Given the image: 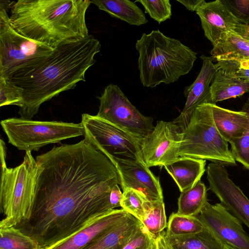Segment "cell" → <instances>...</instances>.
I'll return each instance as SVG.
<instances>
[{
    "mask_svg": "<svg viewBox=\"0 0 249 249\" xmlns=\"http://www.w3.org/2000/svg\"><path fill=\"white\" fill-rule=\"evenodd\" d=\"M242 110L249 115V98L244 104ZM230 144L231 151L235 161L249 170V129L243 137Z\"/></svg>",
    "mask_w": 249,
    "mask_h": 249,
    "instance_id": "33",
    "label": "cell"
},
{
    "mask_svg": "<svg viewBox=\"0 0 249 249\" xmlns=\"http://www.w3.org/2000/svg\"><path fill=\"white\" fill-rule=\"evenodd\" d=\"M145 215L141 221L152 237L157 240L167 227L163 200L144 202Z\"/></svg>",
    "mask_w": 249,
    "mask_h": 249,
    "instance_id": "26",
    "label": "cell"
},
{
    "mask_svg": "<svg viewBox=\"0 0 249 249\" xmlns=\"http://www.w3.org/2000/svg\"><path fill=\"white\" fill-rule=\"evenodd\" d=\"M217 61L249 60V25L240 23L234 30L224 33L211 51Z\"/></svg>",
    "mask_w": 249,
    "mask_h": 249,
    "instance_id": "19",
    "label": "cell"
},
{
    "mask_svg": "<svg viewBox=\"0 0 249 249\" xmlns=\"http://www.w3.org/2000/svg\"><path fill=\"white\" fill-rule=\"evenodd\" d=\"M207 201V188L200 180L193 187L181 192L178 198V214L197 216Z\"/></svg>",
    "mask_w": 249,
    "mask_h": 249,
    "instance_id": "25",
    "label": "cell"
},
{
    "mask_svg": "<svg viewBox=\"0 0 249 249\" xmlns=\"http://www.w3.org/2000/svg\"><path fill=\"white\" fill-rule=\"evenodd\" d=\"M121 207L142 221L145 217V196L140 192L130 188L123 190Z\"/></svg>",
    "mask_w": 249,
    "mask_h": 249,
    "instance_id": "30",
    "label": "cell"
},
{
    "mask_svg": "<svg viewBox=\"0 0 249 249\" xmlns=\"http://www.w3.org/2000/svg\"><path fill=\"white\" fill-rule=\"evenodd\" d=\"M0 124L9 142L26 152L37 151L47 144L84 135L81 122L37 121L20 117L2 120Z\"/></svg>",
    "mask_w": 249,
    "mask_h": 249,
    "instance_id": "7",
    "label": "cell"
},
{
    "mask_svg": "<svg viewBox=\"0 0 249 249\" xmlns=\"http://www.w3.org/2000/svg\"><path fill=\"white\" fill-rule=\"evenodd\" d=\"M224 247L225 249H235L232 248L229 245H224Z\"/></svg>",
    "mask_w": 249,
    "mask_h": 249,
    "instance_id": "40",
    "label": "cell"
},
{
    "mask_svg": "<svg viewBox=\"0 0 249 249\" xmlns=\"http://www.w3.org/2000/svg\"><path fill=\"white\" fill-rule=\"evenodd\" d=\"M206 160L189 157H179L163 167L183 192L193 187L205 171Z\"/></svg>",
    "mask_w": 249,
    "mask_h": 249,
    "instance_id": "21",
    "label": "cell"
},
{
    "mask_svg": "<svg viewBox=\"0 0 249 249\" xmlns=\"http://www.w3.org/2000/svg\"><path fill=\"white\" fill-rule=\"evenodd\" d=\"M130 214L122 208L107 211L71 236L44 249H81L123 223Z\"/></svg>",
    "mask_w": 249,
    "mask_h": 249,
    "instance_id": "14",
    "label": "cell"
},
{
    "mask_svg": "<svg viewBox=\"0 0 249 249\" xmlns=\"http://www.w3.org/2000/svg\"><path fill=\"white\" fill-rule=\"evenodd\" d=\"M240 68L249 69V60L240 62Z\"/></svg>",
    "mask_w": 249,
    "mask_h": 249,
    "instance_id": "39",
    "label": "cell"
},
{
    "mask_svg": "<svg viewBox=\"0 0 249 249\" xmlns=\"http://www.w3.org/2000/svg\"><path fill=\"white\" fill-rule=\"evenodd\" d=\"M228 142L215 125L210 104L198 106L181 131L177 155L208 160L222 165H236Z\"/></svg>",
    "mask_w": 249,
    "mask_h": 249,
    "instance_id": "6",
    "label": "cell"
},
{
    "mask_svg": "<svg viewBox=\"0 0 249 249\" xmlns=\"http://www.w3.org/2000/svg\"><path fill=\"white\" fill-rule=\"evenodd\" d=\"M101 48L91 35L67 41L37 63L12 73L8 79L22 91L21 118L32 119L43 103L85 81L86 72L95 63L94 56Z\"/></svg>",
    "mask_w": 249,
    "mask_h": 249,
    "instance_id": "2",
    "label": "cell"
},
{
    "mask_svg": "<svg viewBox=\"0 0 249 249\" xmlns=\"http://www.w3.org/2000/svg\"><path fill=\"white\" fill-rule=\"evenodd\" d=\"M204 226L197 216H186L173 213L167 226L166 233L173 236L195 234L200 232Z\"/></svg>",
    "mask_w": 249,
    "mask_h": 249,
    "instance_id": "29",
    "label": "cell"
},
{
    "mask_svg": "<svg viewBox=\"0 0 249 249\" xmlns=\"http://www.w3.org/2000/svg\"><path fill=\"white\" fill-rule=\"evenodd\" d=\"M36 160L33 208L24 224L43 243L63 240L114 209L110 193L115 184L120 185L118 172L85 139L54 146Z\"/></svg>",
    "mask_w": 249,
    "mask_h": 249,
    "instance_id": "1",
    "label": "cell"
},
{
    "mask_svg": "<svg viewBox=\"0 0 249 249\" xmlns=\"http://www.w3.org/2000/svg\"><path fill=\"white\" fill-rule=\"evenodd\" d=\"M22 103L21 89L9 79L0 77V106L16 105L20 107Z\"/></svg>",
    "mask_w": 249,
    "mask_h": 249,
    "instance_id": "32",
    "label": "cell"
},
{
    "mask_svg": "<svg viewBox=\"0 0 249 249\" xmlns=\"http://www.w3.org/2000/svg\"><path fill=\"white\" fill-rule=\"evenodd\" d=\"M135 47L140 78L146 87L175 82L190 71L197 58L196 53L189 47L159 30L143 33Z\"/></svg>",
    "mask_w": 249,
    "mask_h": 249,
    "instance_id": "4",
    "label": "cell"
},
{
    "mask_svg": "<svg viewBox=\"0 0 249 249\" xmlns=\"http://www.w3.org/2000/svg\"><path fill=\"white\" fill-rule=\"evenodd\" d=\"M0 249H43L34 239L15 227L0 228Z\"/></svg>",
    "mask_w": 249,
    "mask_h": 249,
    "instance_id": "28",
    "label": "cell"
},
{
    "mask_svg": "<svg viewBox=\"0 0 249 249\" xmlns=\"http://www.w3.org/2000/svg\"><path fill=\"white\" fill-rule=\"evenodd\" d=\"M97 98L100 105L96 115L129 132L141 142L154 129L153 119L141 113L117 85L109 84Z\"/></svg>",
    "mask_w": 249,
    "mask_h": 249,
    "instance_id": "9",
    "label": "cell"
},
{
    "mask_svg": "<svg viewBox=\"0 0 249 249\" xmlns=\"http://www.w3.org/2000/svg\"><path fill=\"white\" fill-rule=\"evenodd\" d=\"M155 239L143 225L123 249H149Z\"/></svg>",
    "mask_w": 249,
    "mask_h": 249,
    "instance_id": "34",
    "label": "cell"
},
{
    "mask_svg": "<svg viewBox=\"0 0 249 249\" xmlns=\"http://www.w3.org/2000/svg\"><path fill=\"white\" fill-rule=\"evenodd\" d=\"M196 12L200 18L205 36L213 46L224 33L234 30L241 23L220 0L205 2Z\"/></svg>",
    "mask_w": 249,
    "mask_h": 249,
    "instance_id": "16",
    "label": "cell"
},
{
    "mask_svg": "<svg viewBox=\"0 0 249 249\" xmlns=\"http://www.w3.org/2000/svg\"><path fill=\"white\" fill-rule=\"evenodd\" d=\"M120 179L123 190L130 188L142 193L149 201L163 200L162 190L159 178L141 161L112 158Z\"/></svg>",
    "mask_w": 249,
    "mask_h": 249,
    "instance_id": "13",
    "label": "cell"
},
{
    "mask_svg": "<svg viewBox=\"0 0 249 249\" xmlns=\"http://www.w3.org/2000/svg\"><path fill=\"white\" fill-rule=\"evenodd\" d=\"M89 0H19L12 1L11 26L21 35L53 49L89 34L86 22Z\"/></svg>",
    "mask_w": 249,
    "mask_h": 249,
    "instance_id": "3",
    "label": "cell"
},
{
    "mask_svg": "<svg viewBox=\"0 0 249 249\" xmlns=\"http://www.w3.org/2000/svg\"><path fill=\"white\" fill-rule=\"evenodd\" d=\"M213 120L220 135L230 143L243 137L249 129V115L210 104Z\"/></svg>",
    "mask_w": 249,
    "mask_h": 249,
    "instance_id": "20",
    "label": "cell"
},
{
    "mask_svg": "<svg viewBox=\"0 0 249 249\" xmlns=\"http://www.w3.org/2000/svg\"><path fill=\"white\" fill-rule=\"evenodd\" d=\"M0 143V207L4 215L0 228H8L27 220L31 215L37 165L31 152L26 151L21 164L13 168L7 167L5 143L1 139Z\"/></svg>",
    "mask_w": 249,
    "mask_h": 249,
    "instance_id": "5",
    "label": "cell"
},
{
    "mask_svg": "<svg viewBox=\"0 0 249 249\" xmlns=\"http://www.w3.org/2000/svg\"><path fill=\"white\" fill-rule=\"evenodd\" d=\"M144 7L145 12L159 24L171 18L172 9L169 0H137Z\"/></svg>",
    "mask_w": 249,
    "mask_h": 249,
    "instance_id": "31",
    "label": "cell"
},
{
    "mask_svg": "<svg viewBox=\"0 0 249 249\" xmlns=\"http://www.w3.org/2000/svg\"><path fill=\"white\" fill-rule=\"evenodd\" d=\"M237 76L247 83H249V69L240 68V65L237 67L236 71Z\"/></svg>",
    "mask_w": 249,
    "mask_h": 249,
    "instance_id": "37",
    "label": "cell"
},
{
    "mask_svg": "<svg viewBox=\"0 0 249 249\" xmlns=\"http://www.w3.org/2000/svg\"><path fill=\"white\" fill-rule=\"evenodd\" d=\"M197 217L223 245L235 249H249V236L242 222L222 203L212 205L208 202Z\"/></svg>",
    "mask_w": 249,
    "mask_h": 249,
    "instance_id": "11",
    "label": "cell"
},
{
    "mask_svg": "<svg viewBox=\"0 0 249 249\" xmlns=\"http://www.w3.org/2000/svg\"><path fill=\"white\" fill-rule=\"evenodd\" d=\"M181 131L173 121H158L152 132L141 143L142 160L149 168L163 166L178 159Z\"/></svg>",
    "mask_w": 249,
    "mask_h": 249,
    "instance_id": "10",
    "label": "cell"
},
{
    "mask_svg": "<svg viewBox=\"0 0 249 249\" xmlns=\"http://www.w3.org/2000/svg\"><path fill=\"white\" fill-rule=\"evenodd\" d=\"M81 123L84 128V139L110 160L119 158L143 162L141 141L131 134L96 115L83 113Z\"/></svg>",
    "mask_w": 249,
    "mask_h": 249,
    "instance_id": "8",
    "label": "cell"
},
{
    "mask_svg": "<svg viewBox=\"0 0 249 249\" xmlns=\"http://www.w3.org/2000/svg\"><path fill=\"white\" fill-rule=\"evenodd\" d=\"M142 226V222L131 214L123 223L81 249H123Z\"/></svg>",
    "mask_w": 249,
    "mask_h": 249,
    "instance_id": "22",
    "label": "cell"
},
{
    "mask_svg": "<svg viewBox=\"0 0 249 249\" xmlns=\"http://www.w3.org/2000/svg\"><path fill=\"white\" fill-rule=\"evenodd\" d=\"M202 65L195 81L184 89L186 101L180 115L173 122L182 131L188 124L195 109L203 104H211L210 87L216 71L212 57L202 55Z\"/></svg>",
    "mask_w": 249,
    "mask_h": 249,
    "instance_id": "15",
    "label": "cell"
},
{
    "mask_svg": "<svg viewBox=\"0 0 249 249\" xmlns=\"http://www.w3.org/2000/svg\"><path fill=\"white\" fill-rule=\"evenodd\" d=\"M8 30L19 51L30 60L29 65L48 56L54 49L20 34L11 26L10 18Z\"/></svg>",
    "mask_w": 249,
    "mask_h": 249,
    "instance_id": "27",
    "label": "cell"
},
{
    "mask_svg": "<svg viewBox=\"0 0 249 249\" xmlns=\"http://www.w3.org/2000/svg\"><path fill=\"white\" fill-rule=\"evenodd\" d=\"M209 189L233 216L249 228V199L229 177L223 165L211 162L207 168Z\"/></svg>",
    "mask_w": 249,
    "mask_h": 249,
    "instance_id": "12",
    "label": "cell"
},
{
    "mask_svg": "<svg viewBox=\"0 0 249 249\" xmlns=\"http://www.w3.org/2000/svg\"><path fill=\"white\" fill-rule=\"evenodd\" d=\"M11 2L3 0L0 2V77L6 78L31 63L30 60L19 51L8 30V11Z\"/></svg>",
    "mask_w": 249,
    "mask_h": 249,
    "instance_id": "18",
    "label": "cell"
},
{
    "mask_svg": "<svg viewBox=\"0 0 249 249\" xmlns=\"http://www.w3.org/2000/svg\"><path fill=\"white\" fill-rule=\"evenodd\" d=\"M162 235L167 249H225L221 242L205 227L195 234L173 236L163 231Z\"/></svg>",
    "mask_w": 249,
    "mask_h": 249,
    "instance_id": "23",
    "label": "cell"
},
{
    "mask_svg": "<svg viewBox=\"0 0 249 249\" xmlns=\"http://www.w3.org/2000/svg\"><path fill=\"white\" fill-rule=\"evenodd\" d=\"M90 1L111 17L130 25L140 26L148 22L144 14L135 2L128 0H92Z\"/></svg>",
    "mask_w": 249,
    "mask_h": 249,
    "instance_id": "24",
    "label": "cell"
},
{
    "mask_svg": "<svg viewBox=\"0 0 249 249\" xmlns=\"http://www.w3.org/2000/svg\"><path fill=\"white\" fill-rule=\"evenodd\" d=\"M243 24L249 25V0H222Z\"/></svg>",
    "mask_w": 249,
    "mask_h": 249,
    "instance_id": "35",
    "label": "cell"
},
{
    "mask_svg": "<svg viewBox=\"0 0 249 249\" xmlns=\"http://www.w3.org/2000/svg\"><path fill=\"white\" fill-rule=\"evenodd\" d=\"M177 1L191 12H196L197 9L206 2L204 0H177Z\"/></svg>",
    "mask_w": 249,
    "mask_h": 249,
    "instance_id": "36",
    "label": "cell"
},
{
    "mask_svg": "<svg viewBox=\"0 0 249 249\" xmlns=\"http://www.w3.org/2000/svg\"><path fill=\"white\" fill-rule=\"evenodd\" d=\"M240 62L221 60L215 64L216 71L210 87L211 104L236 98L249 92V83L240 79L236 71Z\"/></svg>",
    "mask_w": 249,
    "mask_h": 249,
    "instance_id": "17",
    "label": "cell"
},
{
    "mask_svg": "<svg viewBox=\"0 0 249 249\" xmlns=\"http://www.w3.org/2000/svg\"><path fill=\"white\" fill-rule=\"evenodd\" d=\"M156 242L158 249H167L166 247L162 233L156 240Z\"/></svg>",
    "mask_w": 249,
    "mask_h": 249,
    "instance_id": "38",
    "label": "cell"
}]
</instances>
